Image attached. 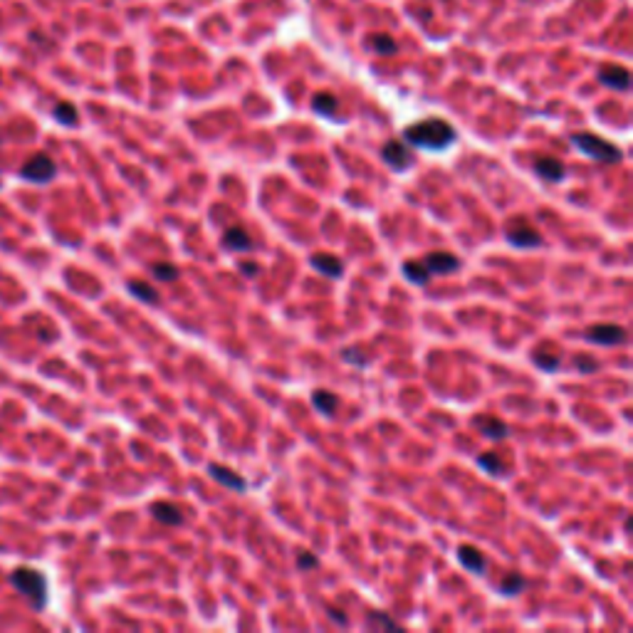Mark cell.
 I'll return each mask as SVG.
<instances>
[{
	"instance_id": "obj_5",
	"label": "cell",
	"mask_w": 633,
	"mask_h": 633,
	"mask_svg": "<svg viewBox=\"0 0 633 633\" xmlns=\"http://www.w3.org/2000/svg\"><path fill=\"white\" fill-rule=\"evenodd\" d=\"M20 176L30 183H50L57 176V164L47 154H35L30 161H25Z\"/></svg>"
},
{
	"instance_id": "obj_9",
	"label": "cell",
	"mask_w": 633,
	"mask_h": 633,
	"mask_svg": "<svg viewBox=\"0 0 633 633\" xmlns=\"http://www.w3.org/2000/svg\"><path fill=\"white\" fill-rule=\"evenodd\" d=\"M473 426L490 440H505L507 435H510L507 423L505 421H500V418H495V416H477V418L473 421Z\"/></svg>"
},
{
	"instance_id": "obj_2",
	"label": "cell",
	"mask_w": 633,
	"mask_h": 633,
	"mask_svg": "<svg viewBox=\"0 0 633 633\" xmlns=\"http://www.w3.org/2000/svg\"><path fill=\"white\" fill-rule=\"evenodd\" d=\"M10 584H13L23 596H28L35 611H42L45 606H47V601H50L47 579H45L42 571L33 569V566H18V569L10 574Z\"/></svg>"
},
{
	"instance_id": "obj_3",
	"label": "cell",
	"mask_w": 633,
	"mask_h": 633,
	"mask_svg": "<svg viewBox=\"0 0 633 633\" xmlns=\"http://www.w3.org/2000/svg\"><path fill=\"white\" fill-rule=\"evenodd\" d=\"M571 144H574L581 154H586L589 159L599 161V164H616V161L624 159V154H621L619 147H614L611 142H606V139L596 137V134H589V132L574 134V137H571Z\"/></svg>"
},
{
	"instance_id": "obj_19",
	"label": "cell",
	"mask_w": 633,
	"mask_h": 633,
	"mask_svg": "<svg viewBox=\"0 0 633 633\" xmlns=\"http://www.w3.org/2000/svg\"><path fill=\"white\" fill-rule=\"evenodd\" d=\"M404 275H406V278H409L414 285H418V287L428 285V280H430L428 268H426L423 263H416V260H409V263L404 265Z\"/></svg>"
},
{
	"instance_id": "obj_26",
	"label": "cell",
	"mask_w": 633,
	"mask_h": 633,
	"mask_svg": "<svg viewBox=\"0 0 633 633\" xmlns=\"http://www.w3.org/2000/svg\"><path fill=\"white\" fill-rule=\"evenodd\" d=\"M371 47L379 55H394L399 50L396 47V40L389 38V35H376V38H371Z\"/></svg>"
},
{
	"instance_id": "obj_27",
	"label": "cell",
	"mask_w": 633,
	"mask_h": 633,
	"mask_svg": "<svg viewBox=\"0 0 633 633\" xmlns=\"http://www.w3.org/2000/svg\"><path fill=\"white\" fill-rule=\"evenodd\" d=\"M535 364L540 366L542 371H557L559 369V356L557 354H544V351H535Z\"/></svg>"
},
{
	"instance_id": "obj_22",
	"label": "cell",
	"mask_w": 633,
	"mask_h": 633,
	"mask_svg": "<svg viewBox=\"0 0 633 633\" xmlns=\"http://www.w3.org/2000/svg\"><path fill=\"white\" fill-rule=\"evenodd\" d=\"M129 292L147 304H159V292L149 283H142V280L137 283V280H134V283H129Z\"/></svg>"
},
{
	"instance_id": "obj_28",
	"label": "cell",
	"mask_w": 633,
	"mask_h": 633,
	"mask_svg": "<svg viewBox=\"0 0 633 633\" xmlns=\"http://www.w3.org/2000/svg\"><path fill=\"white\" fill-rule=\"evenodd\" d=\"M361 351H356V349H344L341 351V359L346 361V364H356V366H366L369 364V359H361Z\"/></svg>"
},
{
	"instance_id": "obj_21",
	"label": "cell",
	"mask_w": 633,
	"mask_h": 633,
	"mask_svg": "<svg viewBox=\"0 0 633 633\" xmlns=\"http://www.w3.org/2000/svg\"><path fill=\"white\" fill-rule=\"evenodd\" d=\"M52 117L57 119L62 127H74V124H77V119H79V114H77V107H74V104L59 102V104H55Z\"/></svg>"
},
{
	"instance_id": "obj_30",
	"label": "cell",
	"mask_w": 633,
	"mask_h": 633,
	"mask_svg": "<svg viewBox=\"0 0 633 633\" xmlns=\"http://www.w3.org/2000/svg\"><path fill=\"white\" fill-rule=\"evenodd\" d=\"M326 614H329V619H331V621H336V624H339V626H349V619H346V616H344V611L334 609V606H326Z\"/></svg>"
},
{
	"instance_id": "obj_14",
	"label": "cell",
	"mask_w": 633,
	"mask_h": 633,
	"mask_svg": "<svg viewBox=\"0 0 633 633\" xmlns=\"http://www.w3.org/2000/svg\"><path fill=\"white\" fill-rule=\"evenodd\" d=\"M458 559H460V564H463L468 571H473V574H485L487 571V559L477 547L463 544L458 549Z\"/></svg>"
},
{
	"instance_id": "obj_7",
	"label": "cell",
	"mask_w": 633,
	"mask_h": 633,
	"mask_svg": "<svg viewBox=\"0 0 633 633\" xmlns=\"http://www.w3.org/2000/svg\"><path fill=\"white\" fill-rule=\"evenodd\" d=\"M381 159H384V164L394 171H409L411 166H414L411 149L406 147L404 142H396V139H391V142L384 144V149H381Z\"/></svg>"
},
{
	"instance_id": "obj_16",
	"label": "cell",
	"mask_w": 633,
	"mask_h": 633,
	"mask_svg": "<svg viewBox=\"0 0 633 633\" xmlns=\"http://www.w3.org/2000/svg\"><path fill=\"white\" fill-rule=\"evenodd\" d=\"M312 268L319 270L326 278H341V273H344V263L339 258H334V255H314Z\"/></svg>"
},
{
	"instance_id": "obj_20",
	"label": "cell",
	"mask_w": 633,
	"mask_h": 633,
	"mask_svg": "<svg viewBox=\"0 0 633 633\" xmlns=\"http://www.w3.org/2000/svg\"><path fill=\"white\" fill-rule=\"evenodd\" d=\"M336 107H339V104H336V97H334V94H329V92H319L312 99V109H314L316 114H321V117H326V119L334 117Z\"/></svg>"
},
{
	"instance_id": "obj_31",
	"label": "cell",
	"mask_w": 633,
	"mask_h": 633,
	"mask_svg": "<svg viewBox=\"0 0 633 633\" xmlns=\"http://www.w3.org/2000/svg\"><path fill=\"white\" fill-rule=\"evenodd\" d=\"M596 361L594 359H586V356H576V369L579 371H594L596 369Z\"/></svg>"
},
{
	"instance_id": "obj_4",
	"label": "cell",
	"mask_w": 633,
	"mask_h": 633,
	"mask_svg": "<svg viewBox=\"0 0 633 633\" xmlns=\"http://www.w3.org/2000/svg\"><path fill=\"white\" fill-rule=\"evenodd\" d=\"M507 243L512 248H520V250H532V248H540L544 240H542V233L530 225L525 218H515L510 225H507Z\"/></svg>"
},
{
	"instance_id": "obj_6",
	"label": "cell",
	"mask_w": 633,
	"mask_h": 633,
	"mask_svg": "<svg viewBox=\"0 0 633 633\" xmlns=\"http://www.w3.org/2000/svg\"><path fill=\"white\" fill-rule=\"evenodd\" d=\"M584 339L599 346H616L626 341V329L619 324H594L584 331Z\"/></svg>"
},
{
	"instance_id": "obj_11",
	"label": "cell",
	"mask_w": 633,
	"mask_h": 633,
	"mask_svg": "<svg viewBox=\"0 0 633 633\" xmlns=\"http://www.w3.org/2000/svg\"><path fill=\"white\" fill-rule=\"evenodd\" d=\"M208 473L215 477V480L220 482L223 487H228V490H235V492H245L248 490V482L243 480L235 470L225 468V465H218V463H210L208 465Z\"/></svg>"
},
{
	"instance_id": "obj_24",
	"label": "cell",
	"mask_w": 633,
	"mask_h": 633,
	"mask_svg": "<svg viewBox=\"0 0 633 633\" xmlns=\"http://www.w3.org/2000/svg\"><path fill=\"white\" fill-rule=\"evenodd\" d=\"M366 624H369L371 629H386V631H399L401 629V626L396 624L389 614H384V611H371V614L366 616Z\"/></svg>"
},
{
	"instance_id": "obj_29",
	"label": "cell",
	"mask_w": 633,
	"mask_h": 633,
	"mask_svg": "<svg viewBox=\"0 0 633 633\" xmlns=\"http://www.w3.org/2000/svg\"><path fill=\"white\" fill-rule=\"evenodd\" d=\"M316 564H319V559H316L312 552H302V554L297 557V569H302V571L314 569Z\"/></svg>"
},
{
	"instance_id": "obj_12",
	"label": "cell",
	"mask_w": 633,
	"mask_h": 633,
	"mask_svg": "<svg viewBox=\"0 0 633 633\" xmlns=\"http://www.w3.org/2000/svg\"><path fill=\"white\" fill-rule=\"evenodd\" d=\"M599 82L606 84V87H611V89L626 92L629 84H631V74H629V69L619 67V64H609V67H604L599 72Z\"/></svg>"
},
{
	"instance_id": "obj_8",
	"label": "cell",
	"mask_w": 633,
	"mask_h": 633,
	"mask_svg": "<svg viewBox=\"0 0 633 633\" xmlns=\"http://www.w3.org/2000/svg\"><path fill=\"white\" fill-rule=\"evenodd\" d=\"M423 265L428 268L430 275H450L455 270H460V260L453 253H448V250H438V253L426 255Z\"/></svg>"
},
{
	"instance_id": "obj_32",
	"label": "cell",
	"mask_w": 633,
	"mask_h": 633,
	"mask_svg": "<svg viewBox=\"0 0 633 633\" xmlns=\"http://www.w3.org/2000/svg\"><path fill=\"white\" fill-rule=\"evenodd\" d=\"M240 270H243L245 275H250V278H253V275L258 273V265H240Z\"/></svg>"
},
{
	"instance_id": "obj_23",
	"label": "cell",
	"mask_w": 633,
	"mask_h": 633,
	"mask_svg": "<svg viewBox=\"0 0 633 633\" xmlns=\"http://www.w3.org/2000/svg\"><path fill=\"white\" fill-rule=\"evenodd\" d=\"M525 586H527V581L522 579L520 574H507L505 579H502V584H500V594L502 596H517V594L525 591Z\"/></svg>"
},
{
	"instance_id": "obj_10",
	"label": "cell",
	"mask_w": 633,
	"mask_h": 633,
	"mask_svg": "<svg viewBox=\"0 0 633 633\" xmlns=\"http://www.w3.org/2000/svg\"><path fill=\"white\" fill-rule=\"evenodd\" d=\"M535 171L540 178L549 181V183H559V181H564L566 176V166L561 164L559 159H552V156H542L535 161Z\"/></svg>"
},
{
	"instance_id": "obj_1",
	"label": "cell",
	"mask_w": 633,
	"mask_h": 633,
	"mask_svg": "<svg viewBox=\"0 0 633 633\" xmlns=\"http://www.w3.org/2000/svg\"><path fill=\"white\" fill-rule=\"evenodd\" d=\"M455 129L450 127L445 119H423L418 124H411L406 127L404 139L411 144V147H418L423 152H443L450 144L455 142Z\"/></svg>"
},
{
	"instance_id": "obj_17",
	"label": "cell",
	"mask_w": 633,
	"mask_h": 633,
	"mask_svg": "<svg viewBox=\"0 0 633 633\" xmlns=\"http://www.w3.org/2000/svg\"><path fill=\"white\" fill-rule=\"evenodd\" d=\"M312 406L321 416H331L336 411V406H339V401H336V396L331 394V391L316 389V391H312Z\"/></svg>"
},
{
	"instance_id": "obj_18",
	"label": "cell",
	"mask_w": 633,
	"mask_h": 633,
	"mask_svg": "<svg viewBox=\"0 0 633 633\" xmlns=\"http://www.w3.org/2000/svg\"><path fill=\"white\" fill-rule=\"evenodd\" d=\"M477 465H480L482 470H485L487 475H497L502 477L507 473V463L500 458L497 453H492V450H487V453H482L480 458H477Z\"/></svg>"
},
{
	"instance_id": "obj_15",
	"label": "cell",
	"mask_w": 633,
	"mask_h": 633,
	"mask_svg": "<svg viewBox=\"0 0 633 633\" xmlns=\"http://www.w3.org/2000/svg\"><path fill=\"white\" fill-rule=\"evenodd\" d=\"M152 515L156 517V520L161 522V525H183V515H181V510L176 505H171V502H154L152 505Z\"/></svg>"
},
{
	"instance_id": "obj_13",
	"label": "cell",
	"mask_w": 633,
	"mask_h": 633,
	"mask_svg": "<svg viewBox=\"0 0 633 633\" xmlns=\"http://www.w3.org/2000/svg\"><path fill=\"white\" fill-rule=\"evenodd\" d=\"M223 245L233 253H250L253 250V238L248 235V230L235 225V228H228L223 233Z\"/></svg>"
},
{
	"instance_id": "obj_25",
	"label": "cell",
	"mask_w": 633,
	"mask_h": 633,
	"mask_svg": "<svg viewBox=\"0 0 633 633\" xmlns=\"http://www.w3.org/2000/svg\"><path fill=\"white\" fill-rule=\"evenodd\" d=\"M152 275L156 280H161V283H173V280L178 278V268H176V265H169V263H156V265H152Z\"/></svg>"
}]
</instances>
